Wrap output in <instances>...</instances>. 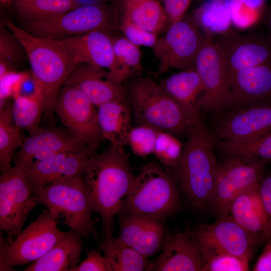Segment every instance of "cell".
I'll list each match as a JSON object with an SVG mask.
<instances>
[{"label": "cell", "instance_id": "603a6c76", "mask_svg": "<svg viewBox=\"0 0 271 271\" xmlns=\"http://www.w3.org/2000/svg\"><path fill=\"white\" fill-rule=\"evenodd\" d=\"M259 186L239 195L231 205L228 216L259 245L268 239V217L260 196Z\"/></svg>", "mask_w": 271, "mask_h": 271}, {"label": "cell", "instance_id": "ee69618b", "mask_svg": "<svg viewBox=\"0 0 271 271\" xmlns=\"http://www.w3.org/2000/svg\"><path fill=\"white\" fill-rule=\"evenodd\" d=\"M260 196L268 217V239L271 237V171L264 174L259 186Z\"/></svg>", "mask_w": 271, "mask_h": 271}, {"label": "cell", "instance_id": "d4e9b609", "mask_svg": "<svg viewBox=\"0 0 271 271\" xmlns=\"http://www.w3.org/2000/svg\"><path fill=\"white\" fill-rule=\"evenodd\" d=\"M96 108L103 140H108L115 148L124 149L133 121L127 98L105 103Z\"/></svg>", "mask_w": 271, "mask_h": 271}, {"label": "cell", "instance_id": "8fae6325", "mask_svg": "<svg viewBox=\"0 0 271 271\" xmlns=\"http://www.w3.org/2000/svg\"><path fill=\"white\" fill-rule=\"evenodd\" d=\"M112 21L109 9L92 4L48 19L24 22L21 28L37 37L59 40L94 31H105L111 27Z\"/></svg>", "mask_w": 271, "mask_h": 271}, {"label": "cell", "instance_id": "e575fe53", "mask_svg": "<svg viewBox=\"0 0 271 271\" xmlns=\"http://www.w3.org/2000/svg\"><path fill=\"white\" fill-rule=\"evenodd\" d=\"M217 148L226 157L256 158L271 162V131L250 139L218 141Z\"/></svg>", "mask_w": 271, "mask_h": 271}, {"label": "cell", "instance_id": "9a60e30c", "mask_svg": "<svg viewBox=\"0 0 271 271\" xmlns=\"http://www.w3.org/2000/svg\"><path fill=\"white\" fill-rule=\"evenodd\" d=\"M229 74L271 62L269 35L242 34L232 30L214 36Z\"/></svg>", "mask_w": 271, "mask_h": 271}, {"label": "cell", "instance_id": "836d02e7", "mask_svg": "<svg viewBox=\"0 0 271 271\" xmlns=\"http://www.w3.org/2000/svg\"><path fill=\"white\" fill-rule=\"evenodd\" d=\"M12 106L6 104L0 108V172L1 174L11 167L16 151L23 144L24 139L15 126L12 115Z\"/></svg>", "mask_w": 271, "mask_h": 271}, {"label": "cell", "instance_id": "ab89813d", "mask_svg": "<svg viewBox=\"0 0 271 271\" xmlns=\"http://www.w3.org/2000/svg\"><path fill=\"white\" fill-rule=\"evenodd\" d=\"M249 261L228 253H219L208 259L201 271H246L249 270Z\"/></svg>", "mask_w": 271, "mask_h": 271}, {"label": "cell", "instance_id": "30bf717a", "mask_svg": "<svg viewBox=\"0 0 271 271\" xmlns=\"http://www.w3.org/2000/svg\"><path fill=\"white\" fill-rule=\"evenodd\" d=\"M39 204L27 176L25 168L14 166L0 177V229L12 243L22 230L30 211Z\"/></svg>", "mask_w": 271, "mask_h": 271}, {"label": "cell", "instance_id": "4fadbf2b", "mask_svg": "<svg viewBox=\"0 0 271 271\" xmlns=\"http://www.w3.org/2000/svg\"><path fill=\"white\" fill-rule=\"evenodd\" d=\"M206 39V34L194 19H184L170 25L164 37L153 47L159 60L161 73L170 69L183 70L194 66L197 56Z\"/></svg>", "mask_w": 271, "mask_h": 271}, {"label": "cell", "instance_id": "74e56055", "mask_svg": "<svg viewBox=\"0 0 271 271\" xmlns=\"http://www.w3.org/2000/svg\"><path fill=\"white\" fill-rule=\"evenodd\" d=\"M159 130L146 125H137L130 130L127 145L136 156L145 158L153 154Z\"/></svg>", "mask_w": 271, "mask_h": 271}, {"label": "cell", "instance_id": "ffe728a7", "mask_svg": "<svg viewBox=\"0 0 271 271\" xmlns=\"http://www.w3.org/2000/svg\"><path fill=\"white\" fill-rule=\"evenodd\" d=\"M229 75L236 108L271 105V62Z\"/></svg>", "mask_w": 271, "mask_h": 271}, {"label": "cell", "instance_id": "f6af8a7d", "mask_svg": "<svg viewBox=\"0 0 271 271\" xmlns=\"http://www.w3.org/2000/svg\"><path fill=\"white\" fill-rule=\"evenodd\" d=\"M265 243L264 247L253 267V271H271V237Z\"/></svg>", "mask_w": 271, "mask_h": 271}, {"label": "cell", "instance_id": "7a4b0ae2", "mask_svg": "<svg viewBox=\"0 0 271 271\" xmlns=\"http://www.w3.org/2000/svg\"><path fill=\"white\" fill-rule=\"evenodd\" d=\"M214 149L213 133L201 121L190 129L178 163L168 170L197 210L209 207L214 190L219 164Z\"/></svg>", "mask_w": 271, "mask_h": 271}, {"label": "cell", "instance_id": "d6a6232c", "mask_svg": "<svg viewBox=\"0 0 271 271\" xmlns=\"http://www.w3.org/2000/svg\"><path fill=\"white\" fill-rule=\"evenodd\" d=\"M46 110L45 103L39 91L30 96H19L12 106V115L15 126L20 131L29 133L38 127L43 112Z\"/></svg>", "mask_w": 271, "mask_h": 271}, {"label": "cell", "instance_id": "e0dca14e", "mask_svg": "<svg viewBox=\"0 0 271 271\" xmlns=\"http://www.w3.org/2000/svg\"><path fill=\"white\" fill-rule=\"evenodd\" d=\"M271 131V105L236 108L216 116L213 135L218 141L241 140Z\"/></svg>", "mask_w": 271, "mask_h": 271}, {"label": "cell", "instance_id": "f1b7e54d", "mask_svg": "<svg viewBox=\"0 0 271 271\" xmlns=\"http://www.w3.org/2000/svg\"><path fill=\"white\" fill-rule=\"evenodd\" d=\"M124 17L142 29L157 35L168 18L158 0H126Z\"/></svg>", "mask_w": 271, "mask_h": 271}, {"label": "cell", "instance_id": "9c48e42d", "mask_svg": "<svg viewBox=\"0 0 271 271\" xmlns=\"http://www.w3.org/2000/svg\"><path fill=\"white\" fill-rule=\"evenodd\" d=\"M57 225L46 209L12 243L1 239L0 270H12L15 266L30 264L42 257L66 233Z\"/></svg>", "mask_w": 271, "mask_h": 271}, {"label": "cell", "instance_id": "ac0fdd59", "mask_svg": "<svg viewBox=\"0 0 271 271\" xmlns=\"http://www.w3.org/2000/svg\"><path fill=\"white\" fill-rule=\"evenodd\" d=\"M164 221L145 216L121 215L117 238L148 258L162 250L169 236Z\"/></svg>", "mask_w": 271, "mask_h": 271}, {"label": "cell", "instance_id": "4dcf8cb0", "mask_svg": "<svg viewBox=\"0 0 271 271\" xmlns=\"http://www.w3.org/2000/svg\"><path fill=\"white\" fill-rule=\"evenodd\" d=\"M79 6L77 0H16L15 10L24 22L51 18Z\"/></svg>", "mask_w": 271, "mask_h": 271}, {"label": "cell", "instance_id": "8992f818", "mask_svg": "<svg viewBox=\"0 0 271 271\" xmlns=\"http://www.w3.org/2000/svg\"><path fill=\"white\" fill-rule=\"evenodd\" d=\"M38 200L57 224L68 226L86 240L98 237L92 217L91 201L82 175L59 179L43 190Z\"/></svg>", "mask_w": 271, "mask_h": 271}, {"label": "cell", "instance_id": "83f0119b", "mask_svg": "<svg viewBox=\"0 0 271 271\" xmlns=\"http://www.w3.org/2000/svg\"><path fill=\"white\" fill-rule=\"evenodd\" d=\"M112 271H150L153 261L127 246L112 234L105 235L101 244Z\"/></svg>", "mask_w": 271, "mask_h": 271}, {"label": "cell", "instance_id": "5bb4252c", "mask_svg": "<svg viewBox=\"0 0 271 271\" xmlns=\"http://www.w3.org/2000/svg\"><path fill=\"white\" fill-rule=\"evenodd\" d=\"M199 247L204 262L219 253H228L250 260L257 242L229 216L202 224L189 232Z\"/></svg>", "mask_w": 271, "mask_h": 271}, {"label": "cell", "instance_id": "52a82bcc", "mask_svg": "<svg viewBox=\"0 0 271 271\" xmlns=\"http://www.w3.org/2000/svg\"><path fill=\"white\" fill-rule=\"evenodd\" d=\"M194 66L204 88L197 102L200 112L217 116L236 108L229 73L214 36L206 34L205 42L197 56Z\"/></svg>", "mask_w": 271, "mask_h": 271}, {"label": "cell", "instance_id": "cb8c5ba5", "mask_svg": "<svg viewBox=\"0 0 271 271\" xmlns=\"http://www.w3.org/2000/svg\"><path fill=\"white\" fill-rule=\"evenodd\" d=\"M158 84L186 111L195 124L201 122L197 102L204 88L195 66L182 70L162 80Z\"/></svg>", "mask_w": 271, "mask_h": 271}, {"label": "cell", "instance_id": "ba28073f", "mask_svg": "<svg viewBox=\"0 0 271 271\" xmlns=\"http://www.w3.org/2000/svg\"><path fill=\"white\" fill-rule=\"evenodd\" d=\"M269 163L260 158L232 156L219 164L209 206L217 219L229 216L231 205L239 195L259 185Z\"/></svg>", "mask_w": 271, "mask_h": 271}, {"label": "cell", "instance_id": "2e32d148", "mask_svg": "<svg viewBox=\"0 0 271 271\" xmlns=\"http://www.w3.org/2000/svg\"><path fill=\"white\" fill-rule=\"evenodd\" d=\"M74 152L90 156L85 148L65 128L38 127L28 133L15 154V166L27 168L32 163L60 153Z\"/></svg>", "mask_w": 271, "mask_h": 271}, {"label": "cell", "instance_id": "484cf974", "mask_svg": "<svg viewBox=\"0 0 271 271\" xmlns=\"http://www.w3.org/2000/svg\"><path fill=\"white\" fill-rule=\"evenodd\" d=\"M71 46L78 60L111 73L114 68L113 41L103 31H94L70 38Z\"/></svg>", "mask_w": 271, "mask_h": 271}, {"label": "cell", "instance_id": "b9f144b4", "mask_svg": "<svg viewBox=\"0 0 271 271\" xmlns=\"http://www.w3.org/2000/svg\"><path fill=\"white\" fill-rule=\"evenodd\" d=\"M73 271H112V269L104 256L93 249L88 252L86 259Z\"/></svg>", "mask_w": 271, "mask_h": 271}, {"label": "cell", "instance_id": "d6986e66", "mask_svg": "<svg viewBox=\"0 0 271 271\" xmlns=\"http://www.w3.org/2000/svg\"><path fill=\"white\" fill-rule=\"evenodd\" d=\"M89 156L78 152H64L36 161L25 168L32 190L36 195L59 179L82 175Z\"/></svg>", "mask_w": 271, "mask_h": 271}, {"label": "cell", "instance_id": "6da1fadb", "mask_svg": "<svg viewBox=\"0 0 271 271\" xmlns=\"http://www.w3.org/2000/svg\"><path fill=\"white\" fill-rule=\"evenodd\" d=\"M135 177L124 149L110 145L102 153L88 157L82 178L93 212L101 218L104 235L113 234L115 217L119 214Z\"/></svg>", "mask_w": 271, "mask_h": 271}, {"label": "cell", "instance_id": "44dd1931", "mask_svg": "<svg viewBox=\"0 0 271 271\" xmlns=\"http://www.w3.org/2000/svg\"><path fill=\"white\" fill-rule=\"evenodd\" d=\"M106 73L107 71L88 63H81L71 73L63 86L79 89L96 107L127 99V93L122 84L109 79Z\"/></svg>", "mask_w": 271, "mask_h": 271}, {"label": "cell", "instance_id": "d590c367", "mask_svg": "<svg viewBox=\"0 0 271 271\" xmlns=\"http://www.w3.org/2000/svg\"><path fill=\"white\" fill-rule=\"evenodd\" d=\"M230 10L232 25L239 29L252 27L263 19L266 0H225Z\"/></svg>", "mask_w": 271, "mask_h": 271}, {"label": "cell", "instance_id": "f546056e", "mask_svg": "<svg viewBox=\"0 0 271 271\" xmlns=\"http://www.w3.org/2000/svg\"><path fill=\"white\" fill-rule=\"evenodd\" d=\"M193 19L205 34L213 36L228 31L232 25L225 0H207L195 11Z\"/></svg>", "mask_w": 271, "mask_h": 271}, {"label": "cell", "instance_id": "7dc6e473", "mask_svg": "<svg viewBox=\"0 0 271 271\" xmlns=\"http://www.w3.org/2000/svg\"><path fill=\"white\" fill-rule=\"evenodd\" d=\"M91 1V0H77L79 6L90 4L89 2Z\"/></svg>", "mask_w": 271, "mask_h": 271}, {"label": "cell", "instance_id": "3957f363", "mask_svg": "<svg viewBox=\"0 0 271 271\" xmlns=\"http://www.w3.org/2000/svg\"><path fill=\"white\" fill-rule=\"evenodd\" d=\"M6 24L26 54L31 74L46 109L53 110L63 84L80 64L58 40L32 35L9 19Z\"/></svg>", "mask_w": 271, "mask_h": 271}, {"label": "cell", "instance_id": "7402d4cb", "mask_svg": "<svg viewBox=\"0 0 271 271\" xmlns=\"http://www.w3.org/2000/svg\"><path fill=\"white\" fill-rule=\"evenodd\" d=\"M162 251L153 261L151 271H201L202 252L189 232L169 235Z\"/></svg>", "mask_w": 271, "mask_h": 271}, {"label": "cell", "instance_id": "1f68e13d", "mask_svg": "<svg viewBox=\"0 0 271 271\" xmlns=\"http://www.w3.org/2000/svg\"><path fill=\"white\" fill-rule=\"evenodd\" d=\"M113 41L115 56L113 71L106 74L107 77L118 84L123 83L141 68V54L138 46L126 38H119Z\"/></svg>", "mask_w": 271, "mask_h": 271}, {"label": "cell", "instance_id": "60d3db41", "mask_svg": "<svg viewBox=\"0 0 271 271\" xmlns=\"http://www.w3.org/2000/svg\"><path fill=\"white\" fill-rule=\"evenodd\" d=\"M121 28L125 38L137 46L153 48L158 40L157 34L142 29L125 17Z\"/></svg>", "mask_w": 271, "mask_h": 271}, {"label": "cell", "instance_id": "7c38bea8", "mask_svg": "<svg viewBox=\"0 0 271 271\" xmlns=\"http://www.w3.org/2000/svg\"><path fill=\"white\" fill-rule=\"evenodd\" d=\"M65 128L90 156L103 141L96 107L79 89L63 86L54 108Z\"/></svg>", "mask_w": 271, "mask_h": 271}, {"label": "cell", "instance_id": "4316f807", "mask_svg": "<svg viewBox=\"0 0 271 271\" xmlns=\"http://www.w3.org/2000/svg\"><path fill=\"white\" fill-rule=\"evenodd\" d=\"M81 236L72 229L45 254L29 264L24 271H73L83 247Z\"/></svg>", "mask_w": 271, "mask_h": 271}, {"label": "cell", "instance_id": "7bdbcfd3", "mask_svg": "<svg viewBox=\"0 0 271 271\" xmlns=\"http://www.w3.org/2000/svg\"><path fill=\"white\" fill-rule=\"evenodd\" d=\"M164 8L170 25L184 17L191 0H164Z\"/></svg>", "mask_w": 271, "mask_h": 271}, {"label": "cell", "instance_id": "f35d334b", "mask_svg": "<svg viewBox=\"0 0 271 271\" xmlns=\"http://www.w3.org/2000/svg\"><path fill=\"white\" fill-rule=\"evenodd\" d=\"M22 45L11 32L1 29L0 34V77L14 71V65L20 59Z\"/></svg>", "mask_w": 271, "mask_h": 271}, {"label": "cell", "instance_id": "5b68a950", "mask_svg": "<svg viewBox=\"0 0 271 271\" xmlns=\"http://www.w3.org/2000/svg\"><path fill=\"white\" fill-rule=\"evenodd\" d=\"M127 99L136 125H148L179 139L187 136L196 125L186 111L150 78L133 81Z\"/></svg>", "mask_w": 271, "mask_h": 271}, {"label": "cell", "instance_id": "bcb514c9", "mask_svg": "<svg viewBox=\"0 0 271 271\" xmlns=\"http://www.w3.org/2000/svg\"><path fill=\"white\" fill-rule=\"evenodd\" d=\"M263 19L268 29L269 32L268 35L271 38V6L267 7L263 17Z\"/></svg>", "mask_w": 271, "mask_h": 271}, {"label": "cell", "instance_id": "8d00e7d4", "mask_svg": "<svg viewBox=\"0 0 271 271\" xmlns=\"http://www.w3.org/2000/svg\"><path fill=\"white\" fill-rule=\"evenodd\" d=\"M183 148V145L178 138L170 133L159 131L153 154L162 166L170 170L178 163Z\"/></svg>", "mask_w": 271, "mask_h": 271}, {"label": "cell", "instance_id": "277c9868", "mask_svg": "<svg viewBox=\"0 0 271 271\" xmlns=\"http://www.w3.org/2000/svg\"><path fill=\"white\" fill-rule=\"evenodd\" d=\"M179 191L171 173L153 160L145 164L136 175L119 213L165 220L178 210Z\"/></svg>", "mask_w": 271, "mask_h": 271}]
</instances>
